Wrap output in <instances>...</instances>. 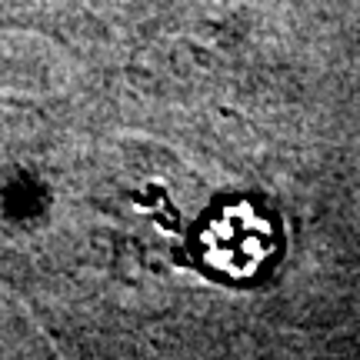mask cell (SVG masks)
<instances>
[{"mask_svg": "<svg viewBox=\"0 0 360 360\" xmlns=\"http://www.w3.org/2000/svg\"><path fill=\"white\" fill-rule=\"evenodd\" d=\"M267 240V224L254 210L231 207L207 224V231L200 233V250L214 270L227 274V277H244L250 270H257V264L264 260Z\"/></svg>", "mask_w": 360, "mask_h": 360, "instance_id": "cell-1", "label": "cell"}]
</instances>
